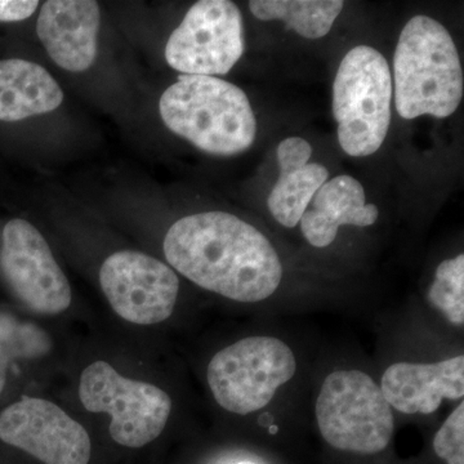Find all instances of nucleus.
<instances>
[{"label":"nucleus","mask_w":464,"mask_h":464,"mask_svg":"<svg viewBox=\"0 0 464 464\" xmlns=\"http://www.w3.org/2000/svg\"><path fill=\"white\" fill-rule=\"evenodd\" d=\"M164 255L168 264L200 288L243 304L271 297L283 279L273 244L230 213L179 219L167 232Z\"/></svg>","instance_id":"f257e3e1"},{"label":"nucleus","mask_w":464,"mask_h":464,"mask_svg":"<svg viewBox=\"0 0 464 464\" xmlns=\"http://www.w3.org/2000/svg\"><path fill=\"white\" fill-rule=\"evenodd\" d=\"M159 111L168 130L217 157L246 151L257 133L244 91L213 76H179L159 101Z\"/></svg>","instance_id":"f03ea898"},{"label":"nucleus","mask_w":464,"mask_h":464,"mask_svg":"<svg viewBox=\"0 0 464 464\" xmlns=\"http://www.w3.org/2000/svg\"><path fill=\"white\" fill-rule=\"evenodd\" d=\"M395 105L401 118L444 119L459 108L463 70L450 34L441 24L418 14L400 34L393 56Z\"/></svg>","instance_id":"7ed1b4c3"},{"label":"nucleus","mask_w":464,"mask_h":464,"mask_svg":"<svg viewBox=\"0 0 464 464\" xmlns=\"http://www.w3.org/2000/svg\"><path fill=\"white\" fill-rule=\"evenodd\" d=\"M392 76L386 58L368 45L342 60L333 84V115L338 141L350 157H369L381 149L391 123Z\"/></svg>","instance_id":"20e7f679"},{"label":"nucleus","mask_w":464,"mask_h":464,"mask_svg":"<svg viewBox=\"0 0 464 464\" xmlns=\"http://www.w3.org/2000/svg\"><path fill=\"white\" fill-rule=\"evenodd\" d=\"M323 439L337 450L373 456L389 447L395 418L381 387L360 371H338L324 381L316 400Z\"/></svg>","instance_id":"39448f33"},{"label":"nucleus","mask_w":464,"mask_h":464,"mask_svg":"<svg viewBox=\"0 0 464 464\" xmlns=\"http://www.w3.org/2000/svg\"><path fill=\"white\" fill-rule=\"evenodd\" d=\"M297 369L288 344L274 337L244 338L219 351L208 366L216 401L231 413L246 415L265 408Z\"/></svg>","instance_id":"423d86ee"},{"label":"nucleus","mask_w":464,"mask_h":464,"mask_svg":"<svg viewBox=\"0 0 464 464\" xmlns=\"http://www.w3.org/2000/svg\"><path fill=\"white\" fill-rule=\"evenodd\" d=\"M79 399L88 411L110 414L112 440L130 449L145 447L157 440L172 411V400L163 390L125 378L102 360L84 369Z\"/></svg>","instance_id":"0eeeda50"},{"label":"nucleus","mask_w":464,"mask_h":464,"mask_svg":"<svg viewBox=\"0 0 464 464\" xmlns=\"http://www.w3.org/2000/svg\"><path fill=\"white\" fill-rule=\"evenodd\" d=\"M243 53V18L228 0L195 3L166 45L168 65L185 75H226Z\"/></svg>","instance_id":"6e6552de"},{"label":"nucleus","mask_w":464,"mask_h":464,"mask_svg":"<svg viewBox=\"0 0 464 464\" xmlns=\"http://www.w3.org/2000/svg\"><path fill=\"white\" fill-rule=\"evenodd\" d=\"M0 270L14 295L29 310L57 315L72 304V286L41 232L25 219L3 230Z\"/></svg>","instance_id":"1a4fd4ad"},{"label":"nucleus","mask_w":464,"mask_h":464,"mask_svg":"<svg viewBox=\"0 0 464 464\" xmlns=\"http://www.w3.org/2000/svg\"><path fill=\"white\" fill-rule=\"evenodd\" d=\"M100 284L112 310L137 325L167 320L179 297V280L172 268L133 250L110 256L101 267Z\"/></svg>","instance_id":"9d476101"},{"label":"nucleus","mask_w":464,"mask_h":464,"mask_svg":"<svg viewBox=\"0 0 464 464\" xmlns=\"http://www.w3.org/2000/svg\"><path fill=\"white\" fill-rule=\"evenodd\" d=\"M0 441L44 464H88L90 435L48 400L24 396L0 414Z\"/></svg>","instance_id":"9b49d317"},{"label":"nucleus","mask_w":464,"mask_h":464,"mask_svg":"<svg viewBox=\"0 0 464 464\" xmlns=\"http://www.w3.org/2000/svg\"><path fill=\"white\" fill-rule=\"evenodd\" d=\"M99 3L91 0H48L42 7L36 33L58 66L82 72L97 57Z\"/></svg>","instance_id":"f8f14e48"},{"label":"nucleus","mask_w":464,"mask_h":464,"mask_svg":"<svg viewBox=\"0 0 464 464\" xmlns=\"http://www.w3.org/2000/svg\"><path fill=\"white\" fill-rule=\"evenodd\" d=\"M381 390L391 408L401 413H435L442 400L463 399L464 357L433 364L391 365L382 377Z\"/></svg>","instance_id":"ddd939ff"},{"label":"nucleus","mask_w":464,"mask_h":464,"mask_svg":"<svg viewBox=\"0 0 464 464\" xmlns=\"http://www.w3.org/2000/svg\"><path fill=\"white\" fill-rule=\"evenodd\" d=\"M365 201L364 188L353 177L344 174L326 181L314 195L299 221L304 239L316 248H325L335 240L341 226L374 225L380 210Z\"/></svg>","instance_id":"4468645a"},{"label":"nucleus","mask_w":464,"mask_h":464,"mask_svg":"<svg viewBox=\"0 0 464 464\" xmlns=\"http://www.w3.org/2000/svg\"><path fill=\"white\" fill-rule=\"evenodd\" d=\"M280 177L267 204L271 215L292 228L299 224L304 210L317 190L328 181L329 172L319 163H308L313 148L301 137H289L277 148Z\"/></svg>","instance_id":"2eb2a0df"},{"label":"nucleus","mask_w":464,"mask_h":464,"mask_svg":"<svg viewBox=\"0 0 464 464\" xmlns=\"http://www.w3.org/2000/svg\"><path fill=\"white\" fill-rule=\"evenodd\" d=\"M63 101V90L44 67L21 58L0 60V121L47 114Z\"/></svg>","instance_id":"dca6fc26"},{"label":"nucleus","mask_w":464,"mask_h":464,"mask_svg":"<svg viewBox=\"0 0 464 464\" xmlns=\"http://www.w3.org/2000/svg\"><path fill=\"white\" fill-rule=\"evenodd\" d=\"M342 0H253L249 9L261 21H283L288 29L307 39L328 35L340 16Z\"/></svg>","instance_id":"f3484780"},{"label":"nucleus","mask_w":464,"mask_h":464,"mask_svg":"<svg viewBox=\"0 0 464 464\" xmlns=\"http://www.w3.org/2000/svg\"><path fill=\"white\" fill-rule=\"evenodd\" d=\"M430 304L438 308L449 322L464 323V256L447 259L439 265L435 282L429 290Z\"/></svg>","instance_id":"a211bd4d"},{"label":"nucleus","mask_w":464,"mask_h":464,"mask_svg":"<svg viewBox=\"0 0 464 464\" xmlns=\"http://www.w3.org/2000/svg\"><path fill=\"white\" fill-rule=\"evenodd\" d=\"M436 456L447 464H464V404L449 415L433 439Z\"/></svg>","instance_id":"6ab92c4d"},{"label":"nucleus","mask_w":464,"mask_h":464,"mask_svg":"<svg viewBox=\"0 0 464 464\" xmlns=\"http://www.w3.org/2000/svg\"><path fill=\"white\" fill-rule=\"evenodd\" d=\"M35 0H0V23H17L32 16L38 8Z\"/></svg>","instance_id":"aec40b11"},{"label":"nucleus","mask_w":464,"mask_h":464,"mask_svg":"<svg viewBox=\"0 0 464 464\" xmlns=\"http://www.w3.org/2000/svg\"><path fill=\"white\" fill-rule=\"evenodd\" d=\"M11 320L0 317V395L7 381L8 362L11 360V334L14 331Z\"/></svg>","instance_id":"412c9836"},{"label":"nucleus","mask_w":464,"mask_h":464,"mask_svg":"<svg viewBox=\"0 0 464 464\" xmlns=\"http://www.w3.org/2000/svg\"><path fill=\"white\" fill-rule=\"evenodd\" d=\"M240 464H250V463H240Z\"/></svg>","instance_id":"4be33fe9"}]
</instances>
